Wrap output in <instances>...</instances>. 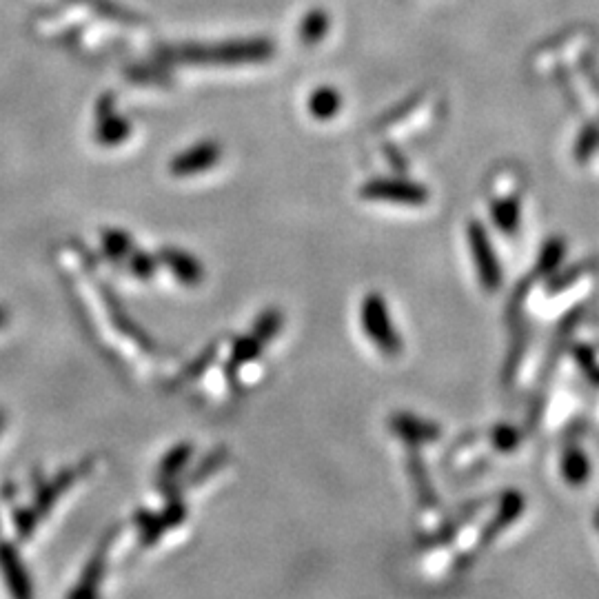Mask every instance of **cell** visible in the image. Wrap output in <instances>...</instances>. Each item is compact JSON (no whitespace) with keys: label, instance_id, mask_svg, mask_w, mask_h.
<instances>
[{"label":"cell","instance_id":"cell-1","mask_svg":"<svg viewBox=\"0 0 599 599\" xmlns=\"http://www.w3.org/2000/svg\"><path fill=\"white\" fill-rule=\"evenodd\" d=\"M362 322H364V331L369 333V338L378 344L384 353L387 355L400 353L402 342L398 338V333H395L391 327L389 309L380 296H369L364 300Z\"/></svg>","mask_w":599,"mask_h":599},{"label":"cell","instance_id":"cell-2","mask_svg":"<svg viewBox=\"0 0 599 599\" xmlns=\"http://www.w3.org/2000/svg\"><path fill=\"white\" fill-rule=\"evenodd\" d=\"M469 245L473 251L477 273H480V282L486 289L500 287V282H502L500 262H497L489 233H486V229L477 220H473L469 225Z\"/></svg>","mask_w":599,"mask_h":599},{"label":"cell","instance_id":"cell-3","mask_svg":"<svg viewBox=\"0 0 599 599\" xmlns=\"http://www.w3.org/2000/svg\"><path fill=\"white\" fill-rule=\"evenodd\" d=\"M271 54H273V47H269L267 43H236L218 49H189V52H185V56L191 60H207V63L213 65L251 63V60H262Z\"/></svg>","mask_w":599,"mask_h":599},{"label":"cell","instance_id":"cell-4","mask_svg":"<svg viewBox=\"0 0 599 599\" xmlns=\"http://www.w3.org/2000/svg\"><path fill=\"white\" fill-rule=\"evenodd\" d=\"M362 196L369 200H389V202H400V205L420 207L429 200V191H426L422 185H415V182L373 180L362 189Z\"/></svg>","mask_w":599,"mask_h":599},{"label":"cell","instance_id":"cell-5","mask_svg":"<svg viewBox=\"0 0 599 599\" xmlns=\"http://www.w3.org/2000/svg\"><path fill=\"white\" fill-rule=\"evenodd\" d=\"M222 158V151L216 142H200L187 151H182L174 160H171V174L178 178H189L205 174L213 165H218Z\"/></svg>","mask_w":599,"mask_h":599},{"label":"cell","instance_id":"cell-6","mask_svg":"<svg viewBox=\"0 0 599 599\" xmlns=\"http://www.w3.org/2000/svg\"><path fill=\"white\" fill-rule=\"evenodd\" d=\"M340 107H342V98L338 91L331 87H320L311 94L309 111L313 114V118L331 120L335 114H338Z\"/></svg>","mask_w":599,"mask_h":599},{"label":"cell","instance_id":"cell-7","mask_svg":"<svg viewBox=\"0 0 599 599\" xmlns=\"http://www.w3.org/2000/svg\"><path fill=\"white\" fill-rule=\"evenodd\" d=\"M491 216L502 231L513 233L522 218V202L517 198H497L491 207Z\"/></svg>","mask_w":599,"mask_h":599},{"label":"cell","instance_id":"cell-8","mask_svg":"<svg viewBox=\"0 0 599 599\" xmlns=\"http://www.w3.org/2000/svg\"><path fill=\"white\" fill-rule=\"evenodd\" d=\"M162 256H165L167 265L171 267V271H174L182 282L196 284V282L202 280V267L198 265L194 258L187 256V253H180L176 249H167L165 253H162Z\"/></svg>","mask_w":599,"mask_h":599},{"label":"cell","instance_id":"cell-9","mask_svg":"<svg viewBox=\"0 0 599 599\" xmlns=\"http://www.w3.org/2000/svg\"><path fill=\"white\" fill-rule=\"evenodd\" d=\"M327 32H329V18L324 12H311L302 20L300 36L304 43H318L322 36H327Z\"/></svg>","mask_w":599,"mask_h":599},{"label":"cell","instance_id":"cell-10","mask_svg":"<svg viewBox=\"0 0 599 599\" xmlns=\"http://www.w3.org/2000/svg\"><path fill=\"white\" fill-rule=\"evenodd\" d=\"M98 136H100V140L107 142V145H116V142H120L127 136V123L116 118V114H111V116L105 114L103 120H100Z\"/></svg>","mask_w":599,"mask_h":599},{"label":"cell","instance_id":"cell-11","mask_svg":"<svg viewBox=\"0 0 599 599\" xmlns=\"http://www.w3.org/2000/svg\"><path fill=\"white\" fill-rule=\"evenodd\" d=\"M564 475L568 482L580 484L588 477V462L580 451H568L564 458Z\"/></svg>","mask_w":599,"mask_h":599},{"label":"cell","instance_id":"cell-12","mask_svg":"<svg viewBox=\"0 0 599 599\" xmlns=\"http://www.w3.org/2000/svg\"><path fill=\"white\" fill-rule=\"evenodd\" d=\"M400 431L404 433V438H415V440H435L438 435H435V429L429 424H422L418 420H400L398 422Z\"/></svg>","mask_w":599,"mask_h":599},{"label":"cell","instance_id":"cell-13","mask_svg":"<svg viewBox=\"0 0 599 599\" xmlns=\"http://www.w3.org/2000/svg\"><path fill=\"white\" fill-rule=\"evenodd\" d=\"M564 256V245L560 240H553L548 242V245L544 247V253H542V269H555L557 265H560V260Z\"/></svg>","mask_w":599,"mask_h":599},{"label":"cell","instance_id":"cell-14","mask_svg":"<svg viewBox=\"0 0 599 599\" xmlns=\"http://www.w3.org/2000/svg\"><path fill=\"white\" fill-rule=\"evenodd\" d=\"M105 245L109 247L111 253H120V251L131 249V242L127 240V236H123V233H116V231L107 233V242H105Z\"/></svg>","mask_w":599,"mask_h":599}]
</instances>
